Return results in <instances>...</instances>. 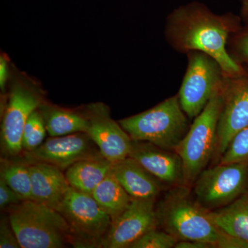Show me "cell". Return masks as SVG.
<instances>
[{
    "label": "cell",
    "mask_w": 248,
    "mask_h": 248,
    "mask_svg": "<svg viewBox=\"0 0 248 248\" xmlns=\"http://www.w3.org/2000/svg\"><path fill=\"white\" fill-rule=\"evenodd\" d=\"M178 240L160 228L147 232L129 248H172Z\"/></svg>",
    "instance_id": "23"
},
{
    "label": "cell",
    "mask_w": 248,
    "mask_h": 248,
    "mask_svg": "<svg viewBox=\"0 0 248 248\" xmlns=\"http://www.w3.org/2000/svg\"><path fill=\"white\" fill-rule=\"evenodd\" d=\"M38 80L13 63L11 78L1 99V152L3 158L15 159L22 154L23 131L31 115L47 101Z\"/></svg>",
    "instance_id": "3"
},
{
    "label": "cell",
    "mask_w": 248,
    "mask_h": 248,
    "mask_svg": "<svg viewBox=\"0 0 248 248\" xmlns=\"http://www.w3.org/2000/svg\"><path fill=\"white\" fill-rule=\"evenodd\" d=\"M112 164L104 156L81 160L70 166L65 175L71 187L92 195L96 187L110 172Z\"/></svg>",
    "instance_id": "18"
},
{
    "label": "cell",
    "mask_w": 248,
    "mask_h": 248,
    "mask_svg": "<svg viewBox=\"0 0 248 248\" xmlns=\"http://www.w3.org/2000/svg\"><path fill=\"white\" fill-rule=\"evenodd\" d=\"M236 48L241 58L248 63V29L236 39Z\"/></svg>",
    "instance_id": "28"
},
{
    "label": "cell",
    "mask_w": 248,
    "mask_h": 248,
    "mask_svg": "<svg viewBox=\"0 0 248 248\" xmlns=\"http://www.w3.org/2000/svg\"><path fill=\"white\" fill-rule=\"evenodd\" d=\"M208 213L220 229L248 244V190L232 203Z\"/></svg>",
    "instance_id": "19"
},
{
    "label": "cell",
    "mask_w": 248,
    "mask_h": 248,
    "mask_svg": "<svg viewBox=\"0 0 248 248\" xmlns=\"http://www.w3.org/2000/svg\"><path fill=\"white\" fill-rule=\"evenodd\" d=\"M158 228L178 241L190 240L208 243L214 248H232L235 244L232 235L222 231L210 218L186 186L170 187L156 201Z\"/></svg>",
    "instance_id": "2"
},
{
    "label": "cell",
    "mask_w": 248,
    "mask_h": 248,
    "mask_svg": "<svg viewBox=\"0 0 248 248\" xmlns=\"http://www.w3.org/2000/svg\"><path fill=\"white\" fill-rule=\"evenodd\" d=\"M239 162H248V127L235 135L218 164Z\"/></svg>",
    "instance_id": "22"
},
{
    "label": "cell",
    "mask_w": 248,
    "mask_h": 248,
    "mask_svg": "<svg viewBox=\"0 0 248 248\" xmlns=\"http://www.w3.org/2000/svg\"><path fill=\"white\" fill-rule=\"evenodd\" d=\"M21 248L8 215L1 217L0 221V248Z\"/></svg>",
    "instance_id": "24"
},
{
    "label": "cell",
    "mask_w": 248,
    "mask_h": 248,
    "mask_svg": "<svg viewBox=\"0 0 248 248\" xmlns=\"http://www.w3.org/2000/svg\"><path fill=\"white\" fill-rule=\"evenodd\" d=\"M174 248H214L211 244L200 241L182 240L178 241Z\"/></svg>",
    "instance_id": "29"
},
{
    "label": "cell",
    "mask_w": 248,
    "mask_h": 248,
    "mask_svg": "<svg viewBox=\"0 0 248 248\" xmlns=\"http://www.w3.org/2000/svg\"><path fill=\"white\" fill-rule=\"evenodd\" d=\"M59 212L69 226L72 246L102 248L112 219L92 195L71 187Z\"/></svg>",
    "instance_id": "7"
},
{
    "label": "cell",
    "mask_w": 248,
    "mask_h": 248,
    "mask_svg": "<svg viewBox=\"0 0 248 248\" xmlns=\"http://www.w3.org/2000/svg\"><path fill=\"white\" fill-rule=\"evenodd\" d=\"M103 156L97 145L86 133L50 137L33 151L23 153L18 159L30 165L45 163L66 170L81 161Z\"/></svg>",
    "instance_id": "11"
},
{
    "label": "cell",
    "mask_w": 248,
    "mask_h": 248,
    "mask_svg": "<svg viewBox=\"0 0 248 248\" xmlns=\"http://www.w3.org/2000/svg\"><path fill=\"white\" fill-rule=\"evenodd\" d=\"M21 248H63L72 246L71 231L61 213L33 200L6 209Z\"/></svg>",
    "instance_id": "4"
},
{
    "label": "cell",
    "mask_w": 248,
    "mask_h": 248,
    "mask_svg": "<svg viewBox=\"0 0 248 248\" xmlns=\"http://www.w3.org/2000/svg\"><path fill=\"white\" fill-rule=\"evenodd\" d=\"M29 166L18 158L1 159L0 178L4 179L24 201L33 200Z\"/></svg>",
    "instance_id": "21"
},
{
    "label": "cell",
    "mask_w": 248,
    "mask_h": 248,
    "mask_svg": "<svg viewBox=\"0 0 248 248\" xmlns=\"http://www.w3.org/2000/svg\"><path fill=\"white\" fill-rule=\"evenodd\" d=\"M208 211L229 205L248 190V162L218 164L203 170L191 187Z\"/></svg>",
    "instance_id": "9"
},
{
    "label": "cell",
    "mask_w": 248,
    "mask_h": 248,
    "mask_svg": "<svg viewBox=\"0 0 248 248\" xmlns=\"http://www.w3.org/2000/svg\"><path fill=\"white\" fill-rule=\"evenodd\" d=\"M13 63L6 53H1L0 56V89L5 94L11 78Z\"/></svg>",
    "instance_id": "27"
},
{
    "label": "cell",
    "mask_w": 248,
    "mask_h": 248,
    "mask_svg": "<svg viewBox=\"0 0 248 248\" xmlns=\"http://www.w3.org/2000/svg\"><path fill=\"white\" fill-rule=\"evenodd\" d=\"M38 110L50 137L86 133L89 122L84 107L67 108L46 101Z\"/></svg>",
    "instance_id": "17"
},
{
    "label": "cell",
    "mask_w": 248,
    "mask_h": 248,
    "mask_svg": "<svg viewBox=\"0 0 248 248\" xmlns=\"http://www.w3.org/2000/svg\"><path fill=\"white\" fill-rule=\"evenodd\" d=\"M87 116L86 133L92 139L104 157L112 164L129 156L132 139L112 120L110 108L102 102H94L84 106Z\"/></svg>",
    "instance_id": "12"
},
{
    "label": "cell",
    "mask_w": 248,
    "mask_h": 248,
    "mask_svg": "<svg viewBox=\"0 0 248 248\" xmlns=\"http://www.w3.org/2000/svg\"><path fill=\"white\" fill-rule=\"evenodd\" d=\"M111 170L132 199L157 200L170 187L130 156L114 163Z\"/></svg>",
    "instance_id": "15"
},
{
    "label": "cell",
    "mask_w": 248,
    "mask_h": 248,
    "mask_svg": "<svg viewBox=\"0 0 248 248\" xmlns=\"http://www.w3.org/2000/svg\"><path fill=\"white\" fill-rule=\"evenodd\" d=\"M237 22L234 15L218 16L202 3L194 1L170 14L166 36L178 51L203 52L218 62L225 77L237 78L244 76V69L226 49L230 35L237 29Z\"/></svg>",
    "instance_id": "1"
},
{
    "label": "cell",
    "mask_w": 248,
    "mask_h": 248,
    "mask_svg": "<svg viewBox=\"0 0 248 248\" xmlns=\"http://www.w3.org/2000/svg\"><path fill=\"white\" fill-rule=\"evenodd\" d=\"M24 201L17 192L13 190L4 179L0 178V208L7 209L9 207Z\"/></svg>",
    "instance_id": "26"
},
{
    "label": "cell",
    "mask_w": 248,
    "mask_h": 248,
    "mask_svg": "<svg viewBox=\"0 0 248 248\" xmlns=\"http://www.w3.org/2000/svg\"><path fill=\"white\" fill-rule=\"evenodd\" d=\"M92 196L102 210L110 217L112 221L124 213L132 200L112 170L96 187Z\"/></svg>",
    "instance_id": "20"
},
{
    "label": "cell",
    "mask_w": 248,
    "mask_h": 248,
    "mask_svg": "<svg viewBox=\"0 0 248 248\" xmlns=\"http://www.w3.org/2000/svg\"><path fill=\"white\" fill-rule=\"evenodd\" d=\"M33 201L60 210L71 186L62 170L45 163L29 165Z\"/></svg>",
    "instance_id": "16"
},
{
    "label": "cell",
    "mask_w": 248,
    "mask_h": 248,
    "mask_svg": "<svg viewBox=\"0 0 248 248\" xmlns=\"http://www.w3.org/2000/svg\"><path fill=\"white\" fill-rule=\"evenodd\" d=\"M156 201L132 199L128 208L111 223L102 248H129L147 232L157 228Z\"/></svg>",
    "instance_id": "13"
},
{
    "label": "cell",
    "mask_w": 248,
    "mask_h": 248,
    "mask_svg": "<svg viewBox=\"0 0 248 248\" xmlns=\"http://www.w3.org/2000/svg\"><path fill=\"white\" fill-rule=\"evenodd\" d=\"M221 93L223 104L211 166L218 164L235 135L248 127V78L225 77Z\"/></svg>",
    "instance_id": "10"
},
{
    "label": "cell",
    "mask_w": 248,
    "mask_h": 248,
    "mask_svg": "<svg viewBox=\"0 0 248 248\" xmlns=\"http://www.w3.org/2000/svg\"><path fill=\"white\" fill-rule=\"evenodd\" d=\"M241 1V12L245 17H248V0H240Z\"/></svg>",
    "instance_id": "30"
},
{
    "label": "cell",
    "mask_w": 248,
    "mask_h": 248,
    "mask_svg": "<svg viewBox=\"0 0 248 248\" xmlns=\"http://www.w3.org/2000/svg\"><path fill=\"white\" fill-rule=\"evenodd\" d=\"M188 64L179 99L189 120H194L223 89L225 76L215 59L201 51L187 53Z\"/></svg>",
    "instance_id": "8"
},
{
    "label": "cell",
    "mask_w": 248,
    "mask_h": 248,
    "mask_svg": "<svg viewBox=\"0 0 248 248\" xmlns=\"http://www.w3.org/2000/svg\"><path fill=\"white\" fill-rule=\"evenodd\" d=\"M129 156L168 187L185 186L184 164L177 152L168 151L148 141L133 140Z\"/></svg>",
    "instance_id": "14"
},
{
    "label": "cell",
    "mask_w": 248,
    "mask_h": 248,
    "mask_svg": "<svg viewBox=\"0 0 248 248\" xmlns=\"http://www.w3.org/2000/svg\"><path fill=\"white\" fill-rule=\"evenodd\" d=\"M46 133H48L46 128L45 122L41 115L30 137L22 143L23 153L32 151L38 148L45 141Z\"/></svg>",
    "instance_id": "25"
},
{
    "label": "cell",
    "mask_w": 248,
    "mask_h": 248,
    "mask_svg": "<svg viewBox=\"0 0 248 248\" xmlns=\"http://www.w3.org/2000/svg\"><path fill=\"white\" fill-rule=\"evenodd\" d=\"M118 122L132 140L148 141L172 151H176L190 127L178 95Z\"/></svg>",
    "instance_id": "5"
},
{
    "label": "cell",
    "mask_w": 248,
    "mask_h": 248,
    "mask_svg": "<svg viewBox=\"0 0 248 248\" xmlns=\"http://www.w3.org/2000/svg\"><path fill=\"white\" fill-rule=\"evenodd\" d=\"M222 90L194 120L176 152L182 157L184 185L192 187L201 172L213 161L216 148L217 125L221 112Z\"/></svg>",
    "instance_id": "6"
}]
</instances>
